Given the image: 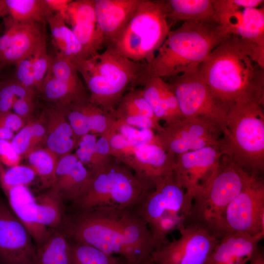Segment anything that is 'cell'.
I'll return each mask as SVG.
<instances>
[{
    "instance_id": "obj_12",
    "label": "cell",
    "mask_w": 264,
    "mask_h": 264,
    "mask_svg": "<svg viewBox=\"0 0 264 264\" xmlns=\"http://www.w3.org/2000/svg\"><path fill=\"white\" fill-rule=\"evenodd\" d=\"M226 234H264V180L252 175L233 199L224 215Z\"/></svg>"
},
{
    "instance_id": "obj_46",
    "label": "cell",
    "mask_w": 264,
    "mask_h": 264,
    "mask_svg": "<svg viewBox=\"0 0 264 264\" xmlns=\"http://www.w3.org/2000/svg\"><path fill=\"white\" fill-rule=\"evenodd\" d=\"M117 120L136 128L152 130L155 132L161 131L163 128L159 122L144 116L125 117Z\"/></svg>"
},
{
    "instance_id": "obj_48",
    "label": "cell",
    "mask_w": 264,
    "mask_h": 264,
    "mask_svg": "<svg viewBox=\"0 0 264 264\" xmlns=\"http://www.w3.org/2000/svg\"><path fill=\"white\" fill-rule=\"evenodd\" d=\"M26 125L24 121L11 110L0 113V127L19 131Z\"/></svg>"
},
{
    "instance_id": "obj_42",
    "label": "cell",
    "mask_w": 264,
    "mask_h": 264,
    "mask_svg": "<svg viewBox=\"0 0 264 264\" xmlns=\"http://www.w3.org/2000/svg\"><path fill=\"white\" fill-rule=\"evenodd\" d=\"M98 135L89 133L81 137L76 146L74 154L90 171L92 170Z\"/></svg>"
},
{
    "instance_id": "obj_2",
    "label": "cell",
    "mask_w": 264,
    "mask_h": 264,
    "mask_svg": "<svg viewBox=\"0 0 264 264\" xmlns=\"http://www.w3.org/2000/svg\"><path fill=\"white\" fill-rule=\"evenodd\" d=\"M264 47L231 34L199 66L203 80L228 108L240 101H264Z\"/></svg>"
},
{
    "instance_id": "obj_18",
    "label": "cell",
    "mask_w": 264,
    "mask_h": 264,
    "mask_svg": "<svg viewBox=\"0 0 264 264\" xmlns=\"http://www.w3.org/2000/svg\"><path fill=\"white\" fill-rule=\"evenodd\" d=\"M142 0H94L98 32L108 47L123 30Z\"/></svg>"
},
{
    "instance_id": "obj_30",
    "label": "cell",
    "mask_w": 264,
    "mask_h": 264,
    "mask_svg": "<svg viewBox=\"0 0 264 264\" xmlns=\"http://www.w3.org/2000/svg\"><path fill=\"white\" fill-rule=\"evenodd\" d=\"M38 219L40 223L48 229H59L66 214L64 201L53 189L36 197Z\"/></svg>"
},
{
    "instance_id": "obj_43",
    "label": "cell",
    "mask_w": 264,
    "mask_h": 264,
    "mask_svg": "<svg viewBox=\"0 0 264 264\" xmlns=\"http://www.w3.org/2000/svg\"><path fill=\"white\" fill-rule=\"evenodd\" d=\"M32 54L33 53L15 64V79L24 87L37 92L33 73Z\"/></svg>"
},
{
    "instance_id": "obj_51",
    "label": "cell",
    "mask_w": 264,
    "mask_h": 264,
    "mask_svg": "<svg viewBox=\"0 0 264 264\" xmlns=\"http://www.w3.org/2000/svg\"><path fill=\"white\" fill-rule=\"evenodd\" d=\"M14 132L8 129L0 127V140L10 141L14 136Z\"/></svg>"
},
{
    "instance_id": "obj_15",
    "label": "cell",
    "mask_w": 264,
    "mask_h": 264,
    "mask_svg": "<svg viewBox=\"0 0 264 264\" xmlns=\"http://www.w3.org/2000/svg\"><path fill=\"white\" fill-rule=\"evenodd\" d=\"M111 155L152 187L174 170L176 158L161 146L152 143L131 145L112 152Z\"/></svg>"
},
{
    "instance_id": "obj_39",
    "label": "cell",
    "mask_w": 264,
    "mask_h": 264,
    "mask_svg": "<svg viewBox=\"0 0 264 264\" xmlns=\"http://www.w3.org/2000/svg\"><path fill=\"white\" fill-rule=\"evenodd\" d=\"M46 74L60 80L75 85H83L74 63L62 55L56 53L50 56Z\"/></svg>"
},
{
    "instance_id": "obj_21",
    "label": "cell",
    "mask_w": 264,
    "mask_h": 264,
    "mask_svg": "<svg viewBox=\"0 0 264 264\" xmlns=\"http://www.w3.org/2000/svg\"><path fill=\"white\" fill-rule=\"evenodd\" d=\"M264 237V233H228L219 240L205 264H246Z\"/></svg>"
},
{
    "instance_id": "obj_20",
    "label": "cell",
    "mask_w": 264,
    "mask_h": 264,
    "mask_svg": "<svg viewBox=\"0 0 264 264\" xmlns=\"http://www.w3.org/2000/svg\"><path fill=\"white\" fill-rule=\"evenodd\" d=\"M214 21L229 34L264 47V7L248 8L215 14Z\"/></svg>"
},
{
    "instance_id": "obj_26",
    "label": "cell",
    "mask_w": 264,
    "mask_h": 264,
    "mask_svg": "<svg viewBox=\"0 0 264 264\" xmlns=\"http://www.w3.org/2000/svg\"><path fill=\"white\" fill-rule=\"evenodd\" d=\"M160 2L168 21L214 20L213 0H160Z\"/></svg>"
},
{
    "instance_id": "obj_36",
    "label": "cell",
    "mask_w": 264,
    "mask_h": 264,
    "mask_svg": "<svg viewBox=\"0 0 264 264\" xmlns=\"http://www.w3.org/2000/svg\"><path fill=\"white\" fill-rule=\"evenodd\" d=\"M29 166L34 170L44 188H50L55 179L58 159L46 149L37 148L26 156Z\"/></svg>"
},
{
    "instance_id": "obj_49",
    "label": "cell",
    "mask_w": 264,
    "mask_h": 264,
    "mask_svg": "<svg viewBox=\"0 0 264 264\" xmlns=\"http://www.w3.org/2000/svg\"><path fill=\"white\" fill-rule=\"evenodd\" d=\"M48 9L52 13L61 14L72 0H44Z\"/></svg>"
},
{
    "instance_id": "obj_47",
    "label": "cell",
    "mask_w": 264,
    "mask_h": 264,
    "mask_svg": "<svg viewBox=\"0 0 264 264\" xmlns=\"http://www.w3.org/2000/svg\"><path fill=\"white\" fill-rule=\"evenodd\" d=\"M0 162L10 167L18 165L20 156L14 150L11 141L9 140H0Z\"/></svg>"
},
{
    "instance_id": "obj_16",
    "label": "cell",
    "mask_w": 264,
    "mask_h": 264,
    "mask_svg": "<svg viewBox=\"0 0 264 264\" xmlns=\"http://www.w3.org/2000/svg\"><path fill=\"white\" fill-rule=\"evenodd\" d=\"M26 227L0 198V264H34L36 246Z\"/></svg>"
},
{
    "instance_id": "obj_45",
    "label": "cell",
    "mask_w": 264,
    "mask_h": 264,
    "mask_svg": "<svg viewBox=\"0 0 264 264\" xmlns=\"http://www.w3.org/2000/svg\"><path fill=\"white\" fill-rule=\"evenodd\" d=\"M35 97H26L18 99L12 109L14 112L20 117L26 124L32 120L35 109Z\"/></svg>"
},
{
    "instance_id": "obj_37",
    "label": "cell",
    "mask_w": 264,
    "mask_h": 264,
    "mask_svg": "<svg viewBox=\"0 0 264 264\" xmlns=\"http://www.w3.org/2000/svg\"><path fill=\"white\" fill-rule=\"evenodd\" d=\"M36 174L29 166L17 165L5 169L0 161V184L4 191L18 186H27Z\"/></svg>"
},
{
    "instance_id": "obj_7",
    "label": "cell",
    "mask_w": 264,
    "mask_h": 264,
    "mask_svg": "<svg viewBox=\"0 0 264 264\" xmlns=\"http://www.w3.org/2000/svg\"><path fill=\"white\" fill-rule=\"evenodd\" d=\"M252 176L222 155L209 183L194 198L186 223L196 225L220 239L226 235L225 210Z\"/></svg>"
},
{
    "instance_id": "obj_34",
    "label": "cell",
    "mask_w": 264,
    "mask_h": 264,
    "mask_svg": "<svg viewBox=\"0 0 264 264\" xmlns=\"http://www.w3.org/2000/svg\"><path fill=\"white\" fill-rule=\"evenodd\" d=\"M113 114L116 120L129 116H144L160 122L144 98L141 88L128 90L120 99Z\"/></svg>"
},
{
    "instance_id": "obj_52",
    "label": "cell",
    "mask_w": 264,
    "mask_h": 264,
    "mask_svg": "<svg viewBox=\"0 0 264 264\" xmlns=\"http://www.w3.org/2000/svg\"><path fill=\"white\" fill-rule=\"evenodd\" d=\"M7 16V12L4 0H0V17L4 18Z\"/></svg>"
},
{
    "instance_id": "obj_41",
    "label": "cell",
    "mask_w": 264,
    "mask_h": 264,
    "mask_svg": "<svg viewBox=\"0 0 264 264\" xmlns=\"http://www.w3.org/2000/svg\"><path fill=\"white\" fill-rule=\"evenodd\" d=\"M33 68L37 91L39 92L49 67L50 56L47 52L46 40L41 43L32 54Z\"/></svg>"
},
{
    "instance_id": "obj_44",
    "label": "cell",
    "mask_w": 264,
    "mask_h": 264,
    "mask_svg": "<svg viewBox=\"0 0 264 264\" xmlns=\"http://www.w3.org/2000/svg\"><path fill=\"white\" fill-rule=\"evenodd\" d=\"M215 14L237 11L248 8H258L263 0H213Z\"/></svg>"
},
{
    "instance_id": "obj_13",
    "label": "cell",
    "mask_w": 264,
    "mask_h": 264,
    "mask_svg": "<svg viewBox=\"0 0 264 264\" xmlns=\"http://www.w3.org/2000/svg\"><path fill=\"white\" fill-rule=\"evenodd\" d=\"M178 231L179 237L156 248L151 261L154 264H205L219 239L191 223Z\"/></svg>"
},
{
    "instance_id": "obj_6",
    "label": "cell",
    "mask_w": 264,
    "mask_h": 264,
    "mask_svg": "<svg viewBox=\"0 0 264 264\" xmlns=\"http://www.w3.org/2000/svg\"><path fill=\"white\" fill-rule=\"evenodd\" d=\"M153 187L139 179L113 157L91 172L78 197L72 202L75 212L99 208H134Z\"/></svg>"
},
{
    "instance_id": "obj_38",
    "label": "cell",
    "mask_w": 264,
    "mask_h": 264,
    "mask_svg": "<svg viewBox=\"0 0 264 264\" xmlns=\"http://www.w3.org/2000/svg\"><path fill=\"white\" fill-rule=\"evenodd\" d=\"M37 92L21 84L16 79L0 83V113L11 110L21 98L35 97Z\"/></svg>"
},
{
    "instance_id": "obj_1",
    "label": "cell",
    "mask_w": 264,
    "mask_h": 264,
    "mask_svg": "<svg viewBox=\"0 0 264 264\" xmlns=\"http://www.w3.org/2000/svg\"><path fill=\"white\" fill-rule=\"evenodd\" d=\"M71 241L86 243L128 264L151 261L155 249L147 223L134 208H99L66 215L59 229Z\"/></svg>"
},
{
    "instance_id": "obj_4",
    "label": "cell",
    "mask_w": 264,
    "mask_h": 264,
    "mask_svg": "<svg viewBox=\"0 0 264 264\" xmlns=\"http://www.w3.org/2000/svg\"><path fill=\"white\" fill-rule=\"evenodd\" d=\"M264 101H240L228 109L220 149L251 175L264 171Z\"/></svg>"
},
{
    "instance_id": "obj_33",
    "label": "cell",
    "mask_w": 264,
    "mask_h": 264,
    "mask_svg": "<svg viewBox=\"0 0 264 264\" xmlns=\"http://www.w3.org/2000/svg\"><path fill=\"white\" fill-rule=\"evenodd\" d=\"M166 84L162 78L155 76L141 80L138 86H141L142 95L151 108L156 118L166 124L168 121L166 106Z\"/></svg>"
},
{
    "instance_id": "obj_22",
    "label": "cell",
    "mask_w": 264,
    "mask_h": 264,
    "mask_svg": "<svg viewBox=\"0 0 264 264\" xmlns=\"http://www.w3.org/2000/svg\"><path fill=\"white\" fill-rule=\"evenodd\" d=\"M13 214L29 232L36 248L47 238L49 229L39 222L36 197L26 186H18L4 191Z\"/></svg>"
},
{
    "instance_id": "obj_29",
    "label": "cell",
    "mask_w": 264,
    "mask_h": 264,
    "mask_svg": "<svg viewBox=\"0 0 264 264\" xmlns=\"http://www.w3.org/2000/svg\"><path fill=\"white\" fill-rule=\"evenodd\" d=\"M36 248L34 264H71L70 242L60 229H49L46 240Z\"/></svg>"
},
{
    "instance_id": "obj_31",
    "label": "cell",
    "mask_w": 264,
    "mask_h": 264,
    "mask_svg": "<svg viewBox=\"0 0 264 264\" xmlns=\"http://www.w3.org/2000/svg\"><path fill=\"white\" fill-rule=\"evenodd\" d=\"M7 16L19 22H38L45 24L52 14L44 0H4Z\"/></svg>"
},
{
    "instance_id": "obj_24",
    "label": "cell",
    "mask_w": 264,
    "mask_h": 264,
    "mask_svg": "<svg viewBox=\"0 0 264 264\" xmlns=\"http://www.w3.org/2000/svg\"><path fill=\"white\" fill-rule=\"evenodd\" d=\"M40 118L46 130L45 148L58 159L71 153L78 140L63 110L55 106L47 108Z\"/></svg>"
},
{
    "instance_id": "obj_5",
    "label": "cell",
    "mask_w": 264,
    "mask_h": 264,
    "mask_svg": "<svg viewBox=\"0 0 264 264\" xmlns=\"http://www.w3.org/2000/svg\"><path fill=\"white\" fill-rule=\"evenodd\" d=\"M73 63L86 83L89 101L112 113L124 95L136 88L145 64L124 57L110 46Z\"/></svg>"
},
{
    "instance_id": "obj_19",
    "label": "cell",
    "mask_w": 264,
    "mask_h": 264,
    "mask_svg": "<svg viewBox=\"0 0 264 264\" xmlns=\"http://www.w3.org/2000/svg\"><path fill=\"white\" fill-rule=\"evenodd\" d=\"M61 109L78 141L81 137L89 133L98 136L106 135L115 120L112 113L89 100Z\"/></svg>"
},
{
    "instance_id": "obj_28",
    "label": "cell",
    "mask_w": 264,
    "mask_h": 264,
    "mask_svg": "<svg viewBox=\"0 0 264 264\" xmlns=\"http://www.w3.org/2000/svg\"><path fill=\"white\" fill-rule=\"evenodd\" d=\"M46 22L49 24L57 53L73 63L87 58L81 44L60 14L55 13L49 15Z\"/></svg>"
},
{
    "instance_id": "obj_8",
    "label": "cell",
    "mask_w": 264,
    "mask_h": 264,
    "mask_svg": "<svg viewBox=\"0 0 264 264\" xmlns=\"http://www.w3.org/2000/svg\"><path fill=\"white\" fill-rule=\"evenodd\" d=\"M160 0H142L118 36L108 46L133 62L147 64L171 31Z\"/></svg>"
},
{
    "instance_id": "obj_50",
    "label": "cell",
    "mask_w": 264,
    "mask_h": 264,
    "mask_svg": "<svg viewBox=\"0 0 264 264\" xmlns=\"http://www.w3.org/2000/svg\"><path fill=\"white\" fill-rule=\"evenodd\" d=\"M249 262V264H264V253L259 247L253 253Z\"/></svg>"
},
{
    "instance_id": "obj_32",
    "label": "cell",
    "mask_w": 264,
    "mask_h": 264,
    "mask_svg": "<svg viewBox=\"0 0 264 264\" xmlns=\"http://www.w3.org/2000/svg\"><path fill=\"white\" fill-rule=\"evenodd\" d=\"M46 130L40 117L37 120L27 123L10 140L16 153L21 156L26 155L39 145L45 143Z\"/></svg>"
},
{
    "instance_id": "obj_27",
    "label": "cell",
    "mask_w": 264,
    "mask_h": 264,
    "mask_svg": "<svg viewBox=\"0 0 264 264\" xmlns=\"http://www.w3.org/2000/svg\"><path fill=\"white\" fill-rule=\"evenodd\" d=\"M54 106L64 108L73 104L89 100V92L84 85H75L46 74L39 91Z\"/></svg>"
},
{
    "instance_id": "obj_3",
    "label": "cell",
    "mask_w": 264,
    "mask_h": 264,
    "mask_svg": "<svg viewBox=\"0 0 264 264\" xmlns=\"http://www.w3.org/2000/svg\"><path fill=\"white\" fill-rule=\"evenodd\" d=\"M230 35L214 20L183 22L170 31L154 58L145 64L139 81L153 76L165 79L198 68Z\"/></svg>"
},
{
    "instance_id": "obj_35",
    "label": "cell",
    "mask_w": 264,
    "mask_h": 264,
    "mask_svg": "<svg viewBox=\"0 0 264 264\" xmlns=\"http://www.w3.org/2000/svg\"><path fill=\"white\" fill-rule=\"evenodd\" d=\"M69 242L71 264H128L122 258L107 254L88 244Z\"/></svg>"
},
{
    "instance_id": "obj_25",
    "label": "cell",
    "mask_w": 264,
    "mask_h": 264,
    "mask_svg": "<svg viewBox=\"0 0 264 264\" xmlns=\"http://www.w3.org/2000/svg\"><path fill=\"white\" fill-rule=\"evenodd\" d=\"M41 24L34 22H19L10 46L0 57V66L15 65L33 53L46 40Z\"/></svg>"
},
{
    "instance_id": "obj_54",
    "label": "cell",
    "mask_w": 264,
    "mask_h": 264,
    "mask_svg": "<svg viewBox=\"0 0 264 264\" xmlns=\"http://www.w3.org/2000/svg\"></svg>"
},
{
    "instance_id": "obj_14",
    "label": "cell",
    "mask_w": 264,
    "mask_h": 264,
    "mask_svg": "<svg viewBox=\"0 0 264 264\" xmlns=\"http://www.w3.org/2000/svg\"><path fill=\"white\" fill-rule=\"evenodd\" d=\"M220 146H209L176 156L173 170L177 184L185 191L191 206L194 198L207 185L220 164Z\"/></svg>"
},
{
    "instance_id": "obj_23",
    "label": "cell",
    "mask_w": 264,
    "mask_h": 264,
    "mask_svg": "<svg viewBox=\"0 0 264 264\" xmlns=\"http://www.w3.org/2000/svg\"><path fill=\"white\" fill-rule=\"evenodd\" d=\"M91 175V172L72 153L58 160L55 179L50 187L60 195L64 202H73L82 192Z\"/></svg>"
},
{
    "instance_id": "obj_40",
    "label": "cell",
    "mask_w": 264,
    "mask_h": 264,
    "mask_svg": "<svg viewBox=\"0 0 264 264\" xmlns=\"http://www.w3.org/2000/svg\"><path fill=\"white\" fill-rule=\"evenodd\" d=\"M110 131L120 133L133 145L152 143L161 146L155 132L152 130L136 128L115 119Z\"/></svg>"
},
{
    "instance_id": "obj_10",
    "label": "cell",
    "mask_w": 264,
    "mask_h": 264,
    "mask_svg": "<svg viewBox=\"0 0 264 264\" xmlns=\"http://www.w3.org/2000/svg\"><path fill=\"white\" fill-rule=\"evenodd\" d=\"M191 205L174 171L157 180L134 208L148 226L158 222H187Z\"/></svg>"
},
{
    "instance_id": "obj_9",
    "label": "cell",
    "mask_w": 264,
    "mask_h": 264,
    "mask_svg": "<svg viewBox=\"0 0 264 264\" xmlns=\"http://www.w3.org/2000/svg\"><path fill=\"white\" fill-rule=\"evenodd\" d=\"M171 86L184 118H204L223 128L229 108L212 92L198 68L163 79Z\"/></svg>"
},
{
    "instance_id": "obj_53",
    "label": "cell",
    "mask_w": 264,
    "mask_h": 264,
    "mask_svg": "<svg viewBox=\"0 0 264 264\" xmlns=\"http://www.w3.org/2000/svg\"><path fill=\"white\" fill-rule=\"evenodd\" d=\"M143 264H154L153 262L150 261V262H148L146 263Z\"/></svg>"
},
{
    "instance_id": "obj_17",
    "label": "cell",
    "mask_w": 264,
    "mask_h": 264,
    "mask_svg": "<svg viewBox=\"0 0 264 264\" xmlns=\"http://www.w3.org/2000/svg\"><path fill=\"white\" fill-rule=\"evenodd\" d=\"M81 44L88 58L104 47L98 32L94 0H72L60 14Z\"/></svg>"
},
{
    "instance_id": "obj_11",
    "label": "cell",
    "mask_w": 264,
    "mask_h": 264,
    "mask_svg": "<svg viewBox=\"0 0 264 264\" xmlns=\"http://www.w3.org/2000/svg\"><path fill=\"white\" fill-rule=\"evenodd\" d=\"M155 134L161 147L177 156L206 147H220L222 131L219 124L210 120L184 118L166 125Z\"/></svg>"
}]
</instances>
